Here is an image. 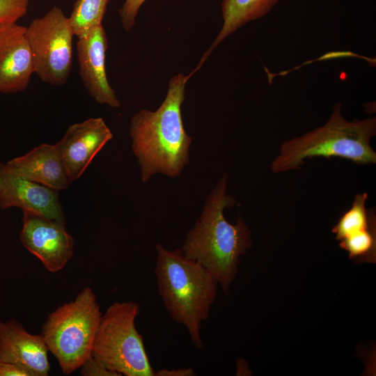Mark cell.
Returning <instances> with one entry per match:
<instances>
[{"mask_svg":"<svg viewBox=\"0 0 376 376\" xmlns=\"http://www.w3.org/2000/svg\"><path fill=\"white\" fill-rule=\"evenodd\" d=\"M195 73L171 77L164 100L155 111L141 109L131 118L132 148L146 183L156 173L170 178L180 175L189 163L191 138L184 127L181 106L185 86Z\"/></svg>","mask_w":376,"mask_h":376,"instance_id":"6da1fadb","label":"cell"},{"mask_svg":"<svg viewBox=\"0 0 376 376\" xmlns=\"http://www.w3.org/2000/svg\"><path fill=\"white\" fill-rule=\"evenodd\" d=\"M8 166L18 175L56 191L72 183L63 166L57 144L43 143L23 156L8 161Z\"/></svg>","mask_w":376,"mask_h":376,"instance_id":"5bb4252c","label":"cell"},{"mask_svg":"<svg viewBox=\"0 0 376 376\" xmlns=\"http://www.w3.org/2000/svg\"><path fill=\"white\" fill-rule=\"evenodd\" d=\"M22 245L52 273L61 270L73 255L75 242L65 224L40 214L22 211Z\"/></svg>","mask_w":376,"mask_h":376,"instance_id":"ba28073f","label":"cell"},{"mask_svg":"<svg viewBox=\"0 0 376 376\" xmlns=\"http://www.w3.org/2000/svg\"><path fill=\"white\" fill-rule=\"evenodd\" d=\"M226 180L221 178L208 196L181 250L187 258L206 268L228 295L238 272L240 256L246 253L252 242L251 231L240 217L235 225L225 219L224 208L235 203L232 196L226 194Z\"/></svg>","mask_w":376,"mask_h":376,"instance_id":"7a4b0ae2","label":"cell"},{"mask_svg":"<svg viewBox=\"0 0 376 376\" xmlns=\"http://www.w3.org/2000/svg\"><path fill=\"white\" fill-rule=\"evenodd\" d=\"M146 0H125L119 9V16L123 27L130 31L134 26L139 9Z\"/></svg>","mask_w":376,"mask_h":376,"instance_id":"ffe728a7","label":"cell"},{"mask_svg":"<svg viewBox=\"0 0 376 376\" xmlns=\"http://www.w3.org/2000/svg\"><path fill=\"white\" fill-rule=\"evenodd\" d=\"M84 376H120L101 363L92 355L79 368Z\"/></svg>","mask_w":376,"mask_h":376,"instance_id":"44dd1931","label":"cell"},{"mask_svg":"<svg viewBox=\"0 0 376 376\" xmlns=\"http://www.w3.org/2000/svg\"><path fill=\"white\" fill-rule=\"evenodd\" d=\"M109 0H76L70 22L77 38L85 36L93 28L102 25Z\"/></svg>","mask_w":376,"mask_h":376,"instance_id":"e0dca14e","label":"cell"},{"mask_svg":"<svg viewBox=\"0 0 376 376\" xmlns=\"http://www.w3.org/2000/svg\"><path fill=\"white\" fill-rule=\"evenodd\" d=\"M157 290L170 318L184 326L194 346L202 349L201 327L209 318L219 283L202 265L181 249L156 245Z\"/></svg>","mask_w":376,"mask_h":376,"instance_id":"3957f363","label":"cell"},{"mask_svg":"<svg viewBox=\"0 0 376 376\" xmlns=\"http://www.w3.org/2000/svg\"><path fill=\"white\" fill-rule=\"evenodd\" d=\"M12 207L65 224L58 191L25 179L0 163V207Z\"/></svg>","mask_w":376,"mask_h":376,"instance_id":"30bf717a","label":"cell"},{"mask_svg":"<svg viewBox=\"0 0 376 376\" xmlns=\"http://www.w3.org/2000/svg\"><path fill=\"white\" fill-rule=\"evenodd\" d=\"M0 376H31V375L20 366L0 361Z\"/></svg>","mask_w":376,"mask_h":376,"instance_id":"7402d4cb","label":"cell"},{"mask_svg":"<svg viewBox=\"0 0 376 376\" xmlns=\"http://www.w3.org/2000/svg\"><path fill=\"white\" fill-rule=\"evenodd\" d=\"M29 0H0V22H17L27 13Z\"/></svg>","mask_w":376,"mask_h":376,"instance_id":"d6986e66","label":"cell"},{"mask_svg":"<svg viewBox=\"0 0 376 376\" xmlns=\"http://www.w3.org/2000/svg\"><path fill=\"white\" fill-rule=\"evenodd\" d=\"M195 371L192 368H162L155 373V376H194Z\"/></svg>","mask_w":376,"mask_h":376,"instance_id":"603a6c76","label":"cell"},{"mask_svg":"<svg viewBox=\"0 0 376 376\" xmlns=\"http://www.w3.org/2000/svg\"><path fill=\"white\" fill-rule=\"evenodd\" d=\"M108 47L106 32L102 25L93 28L77 42V59L81 81L96 102L112 108L120 107L114 89L106 73L105 56Z\"/></svg>","mask_w":376,"mask_h":376,"instance_id":"8fae6325","label":"cell"},{"mask_svg":"<svg viewBox=\"0 0 376 376\" xmlns=\"http://www.w3.org/2000/svg\"><path fill=\"white\" fill-rule=\"evenodd\" d=\"M279 0H222V28L209 49L205 52L196 70L198 71L212 51L229 35L246 23L259 19L273 8Z\"/></svg>","mask_w":376,"mask_h":376,"instance_id":"9a60e30c","label":"cell"},{"mask_svg":"<svg viewBox=\"0 0 376 376\" xmlns=\"http://www.w3.org/2000/svg\"><path fill=\"white\" fill-rule=\"evenodd\" d=\"M140 306L116 301L107 308L94 340L91 355L107 368L125 376H155L135 320Z\"/></svg>","mask_w":376,"mask_h":376,"instance_id":"8992f818","label":"cell"},{"mask_svg":"<svg viewBox=\"0 0 376 376\" xmlns=\"http://www.w3.org/2000/svg\"><path fill=\"white\" fill-rule=\"evenodd\" d=\"M112 137L111 131L102 118H91L68 127L56 144L71 182L81 177Z\"/></svg>","mask_w":376,"mask_h":376,"instance_id":"9c48e42d","label":"cell"},{"mask_svg":"<svg viewBox=\"0 0 376 376\" xmlns=\"http://www.w3.org/2000/svg\"><path fill=\"white\" fill-rule=\"evenodd\" d=\"M376 134V118L348 121L335 105L327 123L303 136L285 141L272 161L273 173L299 169L304 159L317 157H340L359 164H375L376 153L370 144Z\"/></svg>","mask_w":376,"mask_h":376,"instance_id":"277c9868","label":"cell"},{"mask_svg":"<svg viewBox=\"0 0 376 376\" xmlns=\"http://www.w3.org/2000/svg\"><path fill=\"white\" fill-rule=\"evenodd\" d=\"M368 197V194L366 192L354 196L351 207L342 215L332 228L336 240L340 241L375 224L373 211L368 210L366 207Z\"/></svg>","mask_w":376,"mask_h":376,"instance_id":"2e32d148","label":"cell"},{"mask_svg":"<svg viewBox=\"0 0 376 376\" xmlns=\"http://www.w3.org/2000/svg\"><path fill=\"white\" fill-rule=\"evenodd\" d=\"M339 246L349 257L361 262L375 263L376 256L375 224L340 240Z\"/></svg>","mask_w":376,"mask_h":376,"instance_id":"ac0fdd59","label":"cell"},{"mask_svg":"<svg viewBox=\"0 0 376 376\" xmlns=\"http://www.w3.org/2000/svg\"><path fill=\"white\" fill-rule=\"evenodd\" d=\"M26 30L17 22L0 29V93L24 91L34 73Z\"/></svg>","mask_w":376,"mask_h":376,"instance_id":"7c38bea8","label":"cell"},{"mask_svg":"<svg viewBox=\"0 0 376 376\" xmlns=\"http://www.w3.org/2000/svg\"><path fill=\"white\" fill-rule=\"evenodd\" d=\"M3 24H3V23H1V22H0V29L1 28V26H2Z\"/></svg>","mask_w":376,"mask_h":376,"instance_id":"cb8c5ba5","label":"cell"},{"mask_svg":"<svg viewBox=\"0 0 376 376\" xmlns=\"http://www.w3.org/2000/svg\"><path fill=\"white\" fill-rule=\"evenodd\" d=\"M33 56L34 73L54 86L64 85L72 65L73 28L63 10L53 7L33 19L26 30Z\"/></svg>","mask_w":376,"mask_h":376,"instance_id":"52a82bcc","label":"cell"},{"mask_svg":"<svg viewBox=\"0 0 376 376\" xmlns=\"http://www.w3.org/2000/svg\"><path fill=\"white\" fill-rule=\"evenodd\" d=\"M102 315L90 287L49 314L40 334L63 374L72 373L91 356Z\"/></svg>","mask_w":376,"mask_h":376,"instance_id":"5b68a950","label":"cell"},{"mask_svg":"<svg viewBox=\"0 0 376 376\" xmlns=\"http://www.w3.org/2000/svg\"><path fill=\"white\" fill-rule=\"evenodd\" d=\"M48 352L41 334L29 333L14 319L0 321V361L20 366L31 376H47L51 368Z\"/></svg>","mask_w":376,"mask_h":376,"instance_id":"4fadbf2b","label":"cell"}]
</instances>
